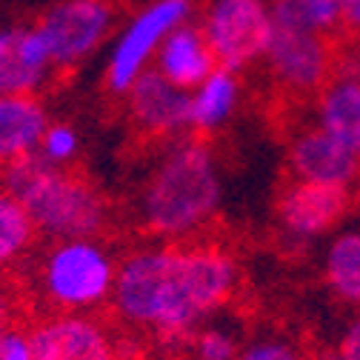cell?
I'll list each match as a JSON object with an SVG mask.
<instances>
[{"label":"cell","mask_w":360,"mask_h":360,"mask_svg":"<svg viewBox=\"0 0 360 360\" xmlns=\"http://www.w3.org/2000/svg\"><path fill=\"white\" fill-rule=\"evenodd\" d=\"M235 257L212 243H160L117 263L112 306L129 326L180 338L238 292Z\"/></svg>","instance_id":"cell-1"},{"label":"cell","mask_w":360,"mask_h":360,"mask_svg":"<svg viewBox=\"0 0 360 360\" xmlns=\"http://www.w3.org/2000/svg\"><path fill=\"white\" fill-rule=\"evenodd\" d=\"M223 198L214 152L200 138H177L158 158L141 195L143 226L166 243L195 238L217 214Z\"/></svg>","instance_id":"cell-2"},{"label":"cell","mask_w":360,"mask_h":360,"mask_svg":"<svg viewBox=\"0 0 360 360\" xmlns=\"http://www.w3.org/2000/svg\"><path fill=\"white\" fill-rule=\"evenodd\" d=\"M0 186L20 200L37 235L55 240L98 238L106 226V198L86 177L29 155L0 169Z\"/></svg>","instance_id":"cell-3"},{"label":"cell","mask_w":360,"mask_h":360,"mask_svg":"<svg viewBox=\"0 0 360 360\" xmlns=\"http://www.w3.org/2000/svg\"><path fill=\"white\" fill-rule=\"evenodd\" d=\"M117 260L98 238L55 240L37 269L40 295L63 314H83L112 300Z\"/></svg>","instance_id":"cell-4"},{"label":"cell","mask_w":360,"mask_h":360,"mask_svg":"<svg viewBox=\"0 0 360 360\" xmlns=\"http://www.w3.org/2000/svg\"><path fill=\"white\" fill-rule=\"evenodd\" d=\"M192 15H195V0H146L115 37L103 75L109 92L123 98L129 86L152 69L163 40L177 26L189 23Z\"/></svg>","instance_id":"cell-5"},{"label":"cell","mask_w":360,"mask_h":360,"mask_svg":"<svg viewBox=\"0 0 360 360\" xmlns=\"http://www.w3.org/2000/svg\"><path fill=\"white\" fill-rule=\"evenodd\" d=\"M200 32L209 40L217 66L243 72L263 60L275 34L269 0H206L200 12Z\"/></svg>","instance_id":"cell-6"},{"label":"cell","mask_w":360,"mask_h":360,"mask_svg":"<svg viewBox=\"0 0 360 360\" xmlns=\"http://www.w3.org/2000/svg\"><path fill=\"white\" fill-rule=\"evenodd\" d=\"M117 20L112 0H58L37 18L55 72H66L92 58L109 40Z\"/></svg>","instance_id":"cell-7"},{"label":"cell","mask_w":360,"mask_h":360,"mask_svg":"<svg viewBox=\"0 0 360 360\" xmlns=\"http://www.w3.org/2000/svg\"><path fill=\"white\" fill-rule=\"evenodd\" d=\"M335 60L338 43L332 37L275 26L260 63L281 92L295 101H314V95L335 75Z\"/></svg>","instance_id":"cell-8"},{"label":"cell","mask_w":360,"mask_h":360,"mask_svg":"<svg viewBox=\"0 0 360 360\" xmlns=\"http://www.w3.org/2000/svg\"><path fill=\"white\" fill-rule=\"evenodd\" d=\"M352 209V192L335 189V186H318V184H292L278 198V226L283 238L295 246L311 243L329 232H335L343 217Z\"/></svg>","instance_id":"cell-9"},{"label":"cell","mask_w":360,"mask_h":360,"mask_svg":"<svg viewBox=\"0 0 360 360\" xmlns=\"http://www.w3.org/2000/svg\"><path fill=\"white\" fill-rule=\"evenodd\" d=\"M286 163L292 180L349 192L360 186V158L352 155L343 143H338L332 134H326L311 120L292 131L286 146Z\"/></svg>","instance_id":"cell-10"},{"label":"cell","mask_w":360,"mask_h":360,"mask_svg":"<svg viewBox=\"0 0 360 360\" xmlns=\"http://www.w3.org/2000/svg\"><path fill=\"white\" fill-rule=\"evenodd\" d=\"M129 120L149 138H184L189 131V92L149 69L123 95Z\"/></svg>","instance_id":"cell-11"},{"label":"cell","mask_w":360,"mask_h":360,"mask_svg":"<svg viewBox=\"0 0 360 360\" xmlns=\"http://www.w3.org/2000/svg\"><path fill=\"white\" fill-rule=\"evenodd\" d=\"M34 352L46 360H120L103 323L86 314H60L32 329Z\"/></svg>","instance_id":"cell-12"},{"label":"cell","mask_w":360,"mask_h":360,"mask_svg":"<svg viewBox=\"0 0 360 360\" xmlns=\"http://www.w3.org/2000/svg\"><path fill=\"white\" fill-rule=\"evenodd\" d=\"M55 75L37 26L0 29V95H37Z\"/></svg>","instance_id":"cell-13"},{"label":"cell","mask_w":360,"mask_h":360,"mask_svg":"<svg viewBox=\"0 0 360 360\" xmlns=\"http://www.w3.org/2000/svg\"><path fill=\"white\" fill-rule=\"evenodd\" d=\"M152 69L160 72L177 89L192 92L195 86H200L217 69V60H214V52L209 46V40L203 37L200 26L189 20L184 26H177L163 40V46L155 55Z\"/></svg>","instance_id":"cell-14"},{"label":"cell","mask_w":360,"mask_h":360,"mask_svg":"<svg viewBox=\"0 0 360 360\" xmlns=\"http://www.w3.org/2000/svg\"><path fill=\"white\" fill-rule=\"evenodd\" d=\"M311 123L360 158V77L335 72L314 95Z\"/></svg>","instance_id":"cell-15"},{"label":"cell","mask_w":360,"mask_h":360,"mask_svg":"<svg viewBox=\"0 0 360 360\" xmlns=\"http://www.w3.org/2000/svg\"><path fill=\"white\" fill-rule=\"evenodd\" d=\"M49 123L37 95H0V169L37 155Z\"/></svg>","instance_id":"cell-16"},{"label":"cell","mask_w":360,"mask_h":360,"mask_svg":"<svg viewBox=\"0 0 360 360\" xmlns=\"http://www.w3.org/2000/svg\"><path fill=\"white\" fill-rule=\"evenodd\" d=\"M240 103V77L238 72H229L217 66L200 86L189 92V131L212 134L223 129Z\"/></svg>","instance_id":"cell-17"},{"label":"cell","mask_w":360,"mask_h":360,"mask_svg":"<svg viewBox=\"0 0 360 360\" xmlns=\"http://www.w3.org/2000/svg\"><path fill=\"white\" fill-rule=\"evenodd\" d=\"M323 278L338 300L360 306V229L338 232L329 240L323 255Z\"/></svg>","instance_id":"cell-18"},{"label":"cell","mask_w":360,"mask_h":360,"mask_svg":"<svg viewBox=\"0 0 360 360\" xmlns=\"http://www.w3.org/2000/svg\"><path fill=\"white\" fill-rule=\"evenodd\" d=\"M278 29L314 32L335 37L340 32V0H269Z\"/></svg>","instance_id":"cell-19"},{"label":"cell","mask_w":360,"mask_h":360,"mask_svg":"<svg viewBox=\"0 0 360 360\" xmlns=\"http://www.w3.org/2000/svg\"><path fill=\"white\" fill-rule=\"evenodd\" d=\"M34 223L15 195L0 186V269L18 263L34 243Z\"/></svg>","instance_id":"cell-20"},{"label":"cell","mask_w":360,"mask_h":360,"mask_svg":"<svg viewBox=\"0 0 360 360\" xmlns=\"http://www.w3.org/2000/svg\"><path fill=\"white\" fill-rule=\"evenodd\" d=\"M80 152V134L72 123H49L46 134H43V141H40V149L37 155L58 166V169H66Z\"/></svg>","instance_id":"cell-21"},{"label":"cell","mask_w":360,"mask_h":360,"mask_svg":"<svg viewBox=\"0 0 360 360\" xmlns=\"http://www.w3.org/2000/svg\"><path fill=\"white\" fill-rule=\"evenodd\" d=\"M238 354H240L238 335L226 326H206L195 335L198 360H238Z\"/></svg>","instance_id":"cell-22"},{"label":"cell","mask_w":360,"mask_h":360,"mask_svg":"<svg viewBox=\"0 0 360 360\" xmlns=\"http://www.w3.org/2000/svg\"><path fill=\"white\" fill-rule=\"evenodd\" d=\"M238 360H309L300 346L283 338H260L240 349Z\"/></svg>","instance_id":"cell-23"},{"label":"cell","mask_w":360,"mask_h":360,"mask_svg":"<svg viewBox=\"0 0 360 360\" xmlns=\"http://www.w3.org/2000/svg\"><path fill=\"white\" fill-rule=\"evenodd\" d=\"M0 360H37L32 332L20 326H6L0 332Z\"/></svg>","instance_id":"cell-24"},{"label":"cell","mask_w":360,"mask_h":360,"mask_svg":"<svg viewBox=\"0 0 360 360\" xmlns=\"http://www.w3.org/2000/svg\"><path fill=\"white\" fill-rule=\"evenodd\" d=\"M340 32L360 43V0H340Z\"/></svg>","instance_id":"cell-25"},{"label":"cell","mask_w":360,"mask_h":360,"mask_svg":"<svg viewBox=\"0 0 360 360\" xmlns=\"http://www.w3.org/2000/svg\"><path fill=\"white\" fill-rule=\"evenodd\" d=\"M338 352H340L346 360H360V318H354V321L343 329V335H340V340H338Z\"/></svg>","instance_id":"cell-26"},{"label":"cell","mask_w":360,"mask_h":360,"mask_svg":"<svg viewBox=\"0 0 360 360\" xmlns=\"http://www.w3.org/2000/svg\"><path fill=\"white\" fill-rule=\"evenodd\" d=\"M309 360H346L340 352H338V346L335 349H323V352H318L314 357H309Z\"/></svg>","instance_id":"cell-27"},{"label":"cell","mask_w":360,"mask_h":360,"mask_svg":"<svg viewBox=\"0 0 360 360\" xmlns=\"http://www.w3.org/2000/svg\"><path fill=\"white\" fill-rule=\"evenodd\" d=\"M9 326V314H6V303L0 300V332H4Z\"/></svg>","instance_id":"cell-28"},{"label":"cell","mask_w":360,"mask_h":360,"mask_svg":"<svg viewBox=\"0 0 360 360\" xmlns=\"http://www.w3.org/2000/svg\"><path fill=\"white\" fill-rule=\"evenodd\" d=\"M37 360H46V357H37Z\"/></svg>","instance_id":"cell-29"}]
</instances>
